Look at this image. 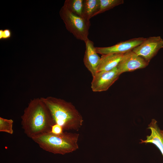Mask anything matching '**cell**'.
Returning <instances> with one entry per match:
<instances>
[{
  "instance_id": "9",
  "label": "cell",
  "mask_w": 163,
  "mask_h": 163,
  "mask_svg": "<svg viewBox=\"0 0 163 163\" xmlns=\"http://www.w3.org/2000/svg\"><path fill=\"white\" fill-rule=\"evenodd\" d=\"M85 43V50L83 62L85 66L93 77L97 72L101 57L96 52L93 42L88 39Z\"/></svg>"
},
{
  "instance_id": "5",
  "label": "cell",
  "mask_w": 163,
  "mask_h": 163,
  "mask_svg": "<svg viewBox=\"0 0 163 163\" xmlns=\"http://www.w3.org/2000/svg\"><path fill=\"white\" fill-rule=\"evenodd\" d=\"M163 47V40L160 36L151 37L146 38L132 51L149 63Z\"/></svg>"
},
{
  "instance_id": "17",
  "label": "cell",
  "mask_w": 163,
  "mask_h": 163,
  "mask_svg": "<svg viewBox=\"0 0 163 163\" xmlns=\"http://www.w3.org/2000/svg\"><path fill=\"white\" fill-rule=\"evenodd\" d=\"M11 32L9 29L0 30V39H7L11 37Z\"/></svg>"
},
{
  "instance_id": "2",
  "label": "cell",
  "mask_w": 163,
  "mask_h": 163,
  "mask_svg": "<svg viewBox=\"0 0 163 163\" xmlns=\"http://www.w3.org/2000/svg\"><path fill=\"white\" fill-rule=\"evenodd\" d=\"M49 109L55 123L63 130H78L82 126L83 117L71 102L52 96L41 97Z\"/></svg>"
},
{
  "instance_id": "7",
  "label": "cell",
  "mask_w": 163,
  "mask_h": 163,
  "mask_svg": "<svg viewBox=\"0 0 163 163\" xmlns=\"http://www.w3.org/2000/svg\"><path fill=\"white\" fill-rule=\"evenodd\" d=\"M149 63L132 50L124 54L117 67L119 74L145 68Z\"/></svg>"
},
{
  "instance_id": "16",
  "label": "cell",
  "mask_w": 163,
  "mask_h": 163,
  "mask_svg": "<svg viewBox=\"0 0 163 163\" xmlns=\"http://www.w3.org/2000/svg\"><path fill=\"white\" fill-rule=\"evenodd\" d=\"M63 130L61 126L55 123L52 126L50 133L55 135H59L63 133Z\"/></svg>"
},
{
  "instance_id": "4",
  "label": "cell",
  "mask_w": 163,
  "mask_h": 163,
  "mask_svg": "<svg viewBox=\"0 0 163 163\" xmlns=\"http://www.w3.org/2000/svg\"><path fill=\"white\" fill-rule=\"evenodd\" d=\"M60 14L66 28L77 39L84 42L88 39L90 20L74 14L65 5L62 7Z\"/></svg>"
},
{
  "instance_id": "15",
  "label": "cell",
  "mask_w": 163,
  "mask_h": 163,
  "mask_svg": "<svg viewBox=\"0 0 163 163\" xmlns=\"http://www.w3.org/2000/svg\"><path fill=\"white\" fill-rule=\"evenodd\" d=\"M13 120L11 119H5L0 117V132L12 134Z\"/></svg>"
},
{
  "instance_id": "12",
  "label": "cell",
  "mask_w": 163,
  "mask_h": 163,
  "mask_svg": "<svg viewBox=\"0 0 163 163\" xmlns=\"http://www.w3.org/2000/svg\"><path fill=\"white\" fill-rule=\"evenodd\" d=\"M100 5V0H84L83 17L88 20L94 17L98 11Z\"/></svg>"
},
{
  "instance_id": "1",
  "label": "cell",
  "mask_w": 163,
  "mask_h": 163,
  "mask_svg": "<svg viewBox=\"0 0 163 163\" xmlns=\"http://www.w3.org/2000/svg\"><path fill=\"white\" fill-rule=\"evenodd\" d=\"M24 133L32 139L50 133L55 123L41 97L30 100L21 117Z\"/></svg>"
},
{
  "instance_id": "14",
  "label": "cell",
  "mask_w": 163,
  "mask_h": 163,
  "mask_svg": "<svg viewBox=\"0 0 163 163\" xmlns=\"http://www.w3.org/2000/svg\"><path fill=\"white\" fill-rule=\"evenodd\" d=\"M100 2L99 9L94 14V16L123 4L124 1L123 0H100Z\"/></svg>"
},
{
  "instance_id": "8",
  "label": "cell",
  "mask_w": 163,
  "mask_h": 163,
  "mask_svg": "<svg viewBox=\"0 0 163 163\" xmlns=\"http://www.w3.org/2000/svg\"><path fill=\"white\" fill-rule=\"evenodd\" d=\"M145 38L143 37L135 38L120 42L110 46L95 47V50L97 53L102 55L124 54L129 51L132 50L134 48L141 44Z\"/></svg>"
},
{
  "instance_id": "6",
  "label": "cell",
  "mask_w": 163,
  "mask_h": 163,
  "mask_svg": "<svg viewBox=\"0 0 163 163\" xmlns=\"http://www.w3.org/2000/svg\"><path fill=\"white\" fill-rule=\"evenodd\" d=\"M120 75L117 67L108 71L97 72L93 77L91 82L92 90L96 92L107 90Z\"/></svg>"
},
{
  "instance_id": "3",
  "label": "cell",
  "mask_w": 163,
  "mask_h": 163,
  "mask_svg": "<svg viewBox=\"0 0 163 163\" xmlns=\"http://www.w3.org/2000/svg\"><path fill=\"white\" fill-rule=\"evenodd\" d=\"M79 135L76 133L64 132L59 135L49 133L32 140L43 150L54 154L65 155L78 149Z\"/></svg>"
},
{
  "instance_id": "10",
  "label": "cell",
  "mask_w": 163,
  "mask_h": 163,
  "mask_svg": "<svg viewBox=\"0 0 163 163\" xmlns=\"http://www.w3.org/2000/svg\"><path fill=\"white\" fill-rule=\"evenodd\" d=\"M147 129L150 130V134L146 136L145 140L140 139V143L154 144L158 149L163 157V130L159 127L157 121L154 119L152 120Z\"/></svg>"
},
{
  "instance_id": "11",
  "label": "cell",
  "mask_w": 163,
  "mask_h": 163,
  "mask_svg": "<svg viewBox=\"0 0 163 163\" xmlns=\"http://www.w3.org/2000/svg\"><path fill=\"white\" fill-rule=\"evenodd\" d=\"M124 54L102 55L97 67V72L108 71L116 67Z\"/></svg>"
},
{
  "instance_id": "13",
  "label": "cell",
  "mask_w": 163,
  "mask_h": 163,
  "mask_svg": "<svg viewBox=\"0 0 163 163\" xmlns=\"http://www.w3.org/2000/svg\"><path fill=\"white\" fill-rule=\"evenodd\" d=\"M83 0H66L64 5L74 14L83 18Z\"/></svg>"
}]
</instances>
